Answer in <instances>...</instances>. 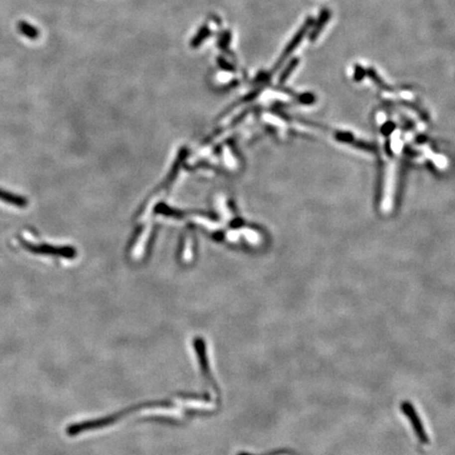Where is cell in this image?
Instances as JSON below:
<instances>
[{
    "label": "cell",
    "mask_w": 455,
    "mask_h": 455,
    "mask_svg": "<svg viewBox=\"0 0 455 455\" xmlns=\"http://www.w3.org/2000/svg\"><path fill=\"white\" fill-rule=\"evenodd\" d=\"M402 409H403V411L407 414V416L409 417V420H410L412 426L414 427L415 432L418 436V440H420L423 444L429 443V440H428V436L425 432L424 427H423L422 423L420 422V418H418L414 408L409 403H403Z\"/></svg>",
    "instance_id": "obj_1"
},
{
    "label": "cell",
    "mask_w": 455,
    "mask_h": 455,
    "mask_svg": "<svg viewBox=\"0 0 455 455\" xmlns=\"http://www.w3.org/2000/svg\"><path fill=\"white\" fill-rule=\"evenodd\" d=\"M0 200H3L6 204H11L17 207H24L26 205V202L22 197L6 192V191L1 189H0Z\"/></svg>",
    "instance_id": "obj_2"
},
{
    "label": "cell",
    "mask_w": 455,
    "mask_h": 455,
    "mask_svg": "<svg viewBox=\"0 0 455 455\" xmlns=\"http://www.w3.org/2000/svg\"><path fill=\"white\" fill-rule=\"evenodd\" d=\"M18 29L21 32L22 35L26 36V37L35 39L38 37V31L34 26H32L30 23L25 22V21H20L18 23Z\"/></svg>",
    "instance_id": "obj_3"
}]
</instances>
